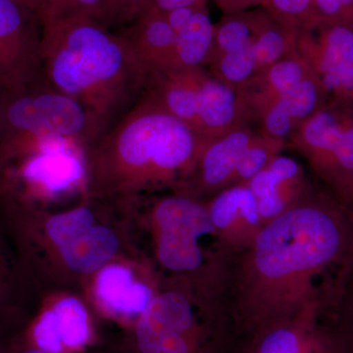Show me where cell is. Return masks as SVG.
<instances>
[{
	"label": "cell",
	"instance_id": "1",
	"mask_svg": "<svg viewBox=\"0 0 353 353\" xmlns=\"http://www.w3.org/2000/svg\"><path fill=\"white\" fill-rule=\"evenodd\" d=\"M246 250L241 306L260 329L316 306L314 279L353 256V220L334 196L307 194L264 225Z\"/></svg>",
	"mask_w": 353,
	"mask_h": 353
},
{
	"label": "cell",
	"instance_id": "2",
	"mask_svg": "<svg viewBox=\"0 0 353 353\" xmlns=\"http://www.w3.org/2000/svg\"><path fill=\"white\" fill-rule=\"evenodd\" d=\"M46 82L83 104L106 131L141 99L150 72L119 32L88 18L41 21Z\"/></svg>",
	"mask_w": 353,
	"mask_h": 353
},
{
	"label": "cell",
	"instance_id": "3",
	"mask_svg": "<svg viewBox=\"0 0 353 353\" xmlns=\"http://www.w3.org/2000/svg\"><path fill=\"white\" fill-rule=\"evenodd\" d=\"M206 139L141 99L85 150L94 187L125 192L167 185L192 173Z\"/></svg>",
	"mask_w": 353,
	"mask_h": 353
},
{
	"label": "cell",
	"instance_id": "4",
	"mask_svg": "<svg viewBox=\"0 0 353 353\" xmlns=\"http://www.w3.org/2000/svg\"><path fill=\"white\" fill-rule=\"evenodd\" d=\"M105 132L94 114L44 77L24 87L6 88L0 108V170L48 137L72 139L85 150Z\"/></svg>",
	"mask_w": 353,
	"mask_h": 353
},
{
	"label": "cell",
	"instance_id": "5",
	"mask_svg": "<svg viewBox=\"0 0 353 353\" xmlns=\"http://www.w3.org/2000/svg\"><path fill=\"white\" fill-rule=\"evenodd\" d=\"M289 141L343 205L353 189V102L329 101Z\"/></svg>",
	"mask_w": 353,
	"mask_h": 353
},
{
	"label": "cell",
	"instance_id": "6",
	"mask_svg": "<svg viewBox=\"0 0 353 353\" xmlns=\"http://www.w3.org/2000/svg\"><path fill=\"white\" fill-rule=\"evenodd\" d=\"M153 219L161 264L173 271L199 268L203 260L199 241L205 234H216L208 206L188 196L165 197L155 205Z\"/></svg>",
	"mask_w": 353,
	"mask_h": 353
},
{
	"label": "cell",
	"instance_id": "7",
	"mask_svg": "<svg viewBox=\"0 0 353 353\" xmlns=\"http://www.w3.org/2000/svg\"><path fill=\"white\" fill-rule=\"evenodd\" d=\"M41 24L18 0H0V82L24 87L43 78Z\"/></svg>",
	"mask_w": 353,
	"mask_h": 353
},
{
	"label": "cell",
	"instance_id": "8",
	"mask_svg": "<svg viewBox=\"0 0 353 353\" xmlns=\"http://www.w3.org/2000/svg\"><path fill=\"white\" fill-rule=\"evenodd\" d=\"M297 51L329 101L353 102V27L320 24L299 32Z\"/></svg>",
	"mask_w": 353,
	"mask_h": 353
},
{
	"label": "cell",
	"instance_id": "9",
	"mask_svg": "<svg viewBox=\"0 0 353 353\" xmlns=\"http://www.w3.org/2000/svg\"><path fill=\"white\" fill-rule=\"evenodd\" d=\"M94 223V214L85 208L54 215L46 223L48 238L57 246L67 266L79 273L101 270L117 253L116 234Z\"/></svg>",
	"mask_w": 353,
	"mask_h": 353
},
{
	"label": "cell",
	"instance_id": "10",
	"mask_svg": "<svg viewBox=\"0 0 353 353\" xmlns=\"http://www.w3.org/2000/svg\"><path fill=\"white\" fill-rule=\"evenodd\" d=\"M194 328L189 301L176 292L160 294L139 317V347L143 353H190Z\"/></svg>",
	"mask_w": 353,
	"mask_h": 353
},
{
	"label": "cell",
	"instance_id": "11",
	"mask_svg": "<svg viewBox=\"0 0 353 353\" xmlns=\"http://www.w3.org/2000/svg\"><path fill=\"white\" fill-rule=\"evenodd\" d=\"M316 306L259 330L252 353H341L334 336L316 327Z\"/></svg>",
	"mask_w": 353,
	"mask_h": 353
},
{
	"label": "cell",
	"instance_id": "12",
	"mask_svg": "<svg viewBox=\"0 0 353 353\" xmlns=\"http://www.w3.org/2000/svg\"><path fill=\"white\" fill-rule=\"evenodd\" d=\"M208 209L216 234L234 248H248L263 227L256 199L246 183L221 190Z\"/></svg>",
	"mask_w": 353,
	"mask_h": 353
},
{
	"label": "cell",
	"instance_id": "13",
	"mask_svg": "<svg viewBox=\"0 0 353 353\" xmlns=\"http://www.w3.org/2000/svg\"><path fill=\"white\" fill-rule=\"evenodd\" d=\"M250 122L248 106L240 88L230 87L206 75L199 92L196 134L214 139Z\"/></svg>",
	"mask_w": 353,
	"mask_h": 353
},
{
	"label": "cell",
	"instance_id": "14",
	"mask_svg": "<svg viewBox=\"0 0 353 353\" xmlns=\"http://www.w3.org/2000/svg\"><path fill=\"white\" fill-rule=\"evenodd\" d=\"M118 32L148 71L178 67L176 34L164 14L146 7L132 24Z\"/></svg>",
	"mask_w": 353,
	"mask_h": 353
},
{
	"label": "cell",
	"instance_id": "15",
	"mask_svg": "<svg viewBox=\"0 0 353 353\" xmlns=\"http://www.w3.org/2000/svg\"><path fill=\"white\" fill-rule=\"evenodd\" d=\"M255 134L250 127L243 126L204 141L194 169L202 190L219 192L232 185L241 154Z\"/></svg>",
	"mask_w": 353,
	"mask_h": 353
},
{
	"label": "cell",
	"instance_id": "16",
	"mask_svg": "<svg viewBox=\"0 0 353 353\" xmlns=\"http://www.w3.org/2000/svg\"><path fill=\"white\" fill-rule=\"evenodd\" d=\"M95 292L104 308L124 317L141 316L154 299L148 285L136 282L132 271L119 264L101 269L95 282Z\"/></svg>",
	"mask_w": 353,
	"mask_h": 353
},
{
	"label": "cell",
	"instance_id": "17",
	"mask_svg": "<svg viewBox=\"0 0 353 353\" xmlns=\"http://www.w3.org/2000/svg\"><path fill=\"white\" fill-rule=\"evenodd\" d=\"M271 20L272 17L266 10H245L226 14L219 24L215 25L214 44L209 60L252 46L261 30Z\"/></svg>",
	"mask_w": 353,
	"mask_h": 353
},
{
	"label": "cell",
	"instance_id": "18",
	"mask_svg": "<svg viewBox=\"0 0 353 353\" xmlns=\"http://www.w3.org/2000/svg\"><path fill=\"white\" fill-rule=\"evenodd\" d=\"M215 25L203 6L194 14L185 29L176 34V51L178 67H203L208 64L213 50Z\"/></svg>",
	"mask_w": 353,
	"mask_h": 353
},
{
	"label": "cell",
	"instance_id": "19",
	"mask_svg": "<svg viewBox=\"0 0 353 353\" xmlns=\"http://www.w3.org/2000/svg\"><path fill=\"white\" fill-rule=\"evenodd\" d=\"M252 48L256 67L255 76H257L272 65L299 53L297 34L278 24L272 18L255 39Z\"/></svg>",
	"mask_w": 353,
	"mask_h": 353
},
{
	"label": "cell",
	"instance_id": "20",
	"mask_svg": "<svg viewBox=\"0 0 353 353\" xmlns=\"http://www.w3.org/2000/svg\"><path fill=\"white\" fill-rule=\"evenodd\" d=\"M287 141L272 138L263 132H256L241 154L234 171L232 185L246 183L268 167L274 158L280 155Z\"/></svg>",
	"mask_w": 353,
	"mask_h": 353
},
{
	"label": "cell",
	"instance_id": "21",
	"mask_svg": "<svg viewBox=\"0 0 353 353\" xmlns=\"http://www.w3.org/2000/svg\"><path fill=\"white\" fill-rule=\"evenodd\" d=\"M281 99L296 128L312 117L329 101L324 88L312 72Z\"/></svg>",
	"mask_w": 353,
	"mask_h": 353
},
{
	"label": "cell",
	"instance_id": "22",
	"mask_svg": "<svg viewBox=\"0 0 353 353\" xmlns=\"http://www.w3.org/2000/svg\"><path fill=\"white\" fill-rule=\"evenodd\" d=\"M261 6L278 24L296 34L321 24L314 0H262Z\"/></svg>",
	"mask_w": 353,
	"mask_h": 353
},
{
	"label": "cell",
	"instance_id": "23",
	"mask_svg": "<svg viewBox=\"0 0 353 353\" xmlns=\"http://www.w3.org/2000/svg\"><path fill=\"white\" fill-rule=\"evenodd\" d=\"M253 44V43H252ZM252 46L221 54L209 60L211 76L230 87L240 88L256 75Z\"/></svg>",
	"mask_w": 353,
	"mask_h": 353
},
{
	"label": "cell",
	"instance_id": "24",
	"mask_svg": "<svg viewBox=\"0 0 353 353\" xmlns=\"http://www.w3.org/2000/svg\"><path fill=\"white\" fill-rule=\"evenodd\" d=\"M57 315L58 328L66 347H78L88 341L90 330L85 306L74 297H66L52 309Z\"/></svg>",
	"mask_w": 353,
	"mask_h": 353
},
{
	"label": "cell",
	"instance_id": "25",
	"mask_svg": "<svg viewBox=\"0 0 353 353\" xmlns=\"http://www.w3.org/2000/svg\"><path fill=\"white\" fill-rule=\"evenodd\" d=\"M102 0H46L39 14L41 21L88 18L99 21Z\"/></svg>",
	"mask_w": 353,
	"mask_h": 353
},
{
	"label": "cell",
	"instance_id": "26",
	"mask_svg": "<svg viewBox=\"0 0 353 353\" xmlns=\"http://www.w3.org/2000/svg\"><path fill=\"white\" fill-rule=\"evenodd\" d=\"M255 120L261 125L260 131L272 138L285 141H289L296 129V124L281 99L271 102L261 109Z\"/></svg>",
	"mask_w": 353,
	"mask_h": 353
},
{
	"label": "cell",
	"instance_id": "27",
	"mask_svg": "<svg viewBox=\"0 0 353 353\" xmlns=\"http://www.w3.org/2000/svg\"><path fill=\"white\" fill-rule=\"evenodd\" d=\"M150 0H102L99 23L110 28L132 24L148 7Z\"/></svg>",
	"mask_w": 353,
	"mask_h": 353
},
{
	"label": "cell",
	"instance_id": "28",
	"mask_svg": "<svg viewBox=\"0 0 353 353\" xmlns=\"http://www.w3.org/2000/svg\"><path fill=\"white\" fill-rule=\"evenodd\" d=\"M32 338L39 350L46 353H60L62 352L61 334H60L57 315L54 311H46L39 318L32 330Z\"/></svg>",
	"mask_w": 353,
	"mask_h": 353
},
{
	"label": "cell",
	"instance_id": "29",
	"mask_svg": "<svg viewBox=\"0 0 353 353\" xmlns=\"http://www.w3.org/2000/svg\"><path fill=\"white\" fill-rule=\"evenodd\" d=\"M321 24L353 27V0H314Z\"/></svg>",
	"mask_w": 353,
	"mask_h": 353
},
{
	"label": "cell",
	"instance_id": "30",
	"mask_svg": "<svg viewBox=\"0 0 353 353\" xmlns=\"http://www.w3.org/2000/svg\"><path fill=\"white\" fill-rule=\"evenodd\" d=\"M341 310V330L336 341L343 353H353V270Z\"/></svg>",
	"mask_w": 353,
	"mask_h": 353
},
{
	"label": "cell",
	"instance_id": "31",
	"mask_svg": "<svg viewBox=\"0 0 353 353\" xmlns=\"http://www.w3.org/2000/svg\"><path fill=\"white\" fill-rule=\"evenodd\" d=\"M203 6H205V3L180 7V8L169 11V12L164 14V16L166 18L167 22L169 23V25L171 26L172 29L174 30L176 34L182 31L183 29H185V26L189 24L190 20L194 17V14Z\"/></svg>",
	"mask_w": 353,
	"mask_h": 353
},
{
	"label": "cell",
	"instance_id": "32",
	"mask_svg": "<svg viewBox=\"0 0 353 353\" xmlns=\"http://www.w3.org/2000/svg\"><path fill=\"white\" fill-rule=\"evenodd\" d=\"M11 276L10 271L7 267L6 254L0 241V313L2 312L6 303L10 296Z\"/></svg>",
	"mask_w": 353,
	"mask_h": 353
},
{
	"label": "cell",
	"instance_id": "33",
	"mask_svg": "<svg viewBox=\"0 0 353 353\" xmlns=\"http://www.w3.org/2000/svg\"><path fill=\"white\" fill-rule=\"evenodd\" d=\"M206 0H150L148 7L158 12L166 14L169 11L183 6L205 3Z\"/></svg>",
	"mask_w": 353,
	"mask_h": 353
},
{
	"label": "cell",
	"instance_id": "34",
	"mask_svg": "<svg viewBox=\"0 0 353 353\" xmlns=\"http://www.w3.org/2000/svg\"><path fill=\"white\" fill-rule=\"evenodd\" d=\"M262 0H221L218 6L226 14L248 10L253 6H261Z\"/></svg>",
	"mask_w": 353,
	"mask_h": 353
},
{
	"label": "cell",
	"instance_id": "35",
	"mask_svg": "<svg viewBox=\"0 0 353 353\" xmlns=\"http://www.w3.org/2000/svg\"><path fill=\"white\" fill-rule=\"evenodd\" d=\"M343 206L347 209L348 214L350 215V217H352V219L353 220V189L352 190V192H350V194H348L345 201L343 202Z\"/></svg>",
	"mask_w": 353,
	"mask_h": 353
},
{
	"label": "cell",
	"instance_id": "36",
	"mask_svg": "<svg viewBox=\"0 0 353 353\" xmlns=\"http://www.w3.org/2000/svg\"><path fill=\"white\" fill-rule=\"evenodd\" d=\"M6 87L3 83L0 82V108H1L2 99H3L4 92H6Z\"/></svg>",
	"mask_w": 353,
	"mask_h": 353
},
{
	"label": "cell",
	"instance_id": "37",
	"mask_svg": "<svg viewBox=\"0 0 353 353\" xmlns=\"http://www.w3.org/2000/svg\"><path fill=\"white\" fill-rule=\"evenodd\" d=\"M11 353H15V352H11ZM16 353H46V352H43V350H34V348H32V350H24V352H16Z\"/></svg>",
	"mask_w": 353,
	"mask_h": 353
},
{
	"label": "cell",
	"instance_id": "38",
	"mask_svg": "<svg viewBox=\"0 0 353 353\" xmlns=\"http://www.w3.org/2000/svg\"><path fill=\"white\" fill-rule=\"evenodd\" d=\"M214 1L216 2V3H219V2L221 1V0H214Z\"/></svg>",
	"mask_w": 353,
	"mask_h": 353
}]
</instances>
